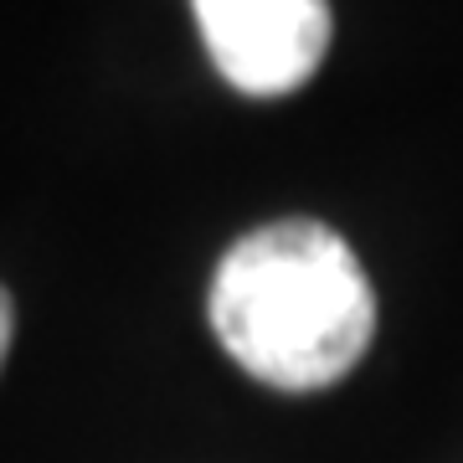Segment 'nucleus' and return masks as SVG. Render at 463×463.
I'll list each match as a JSON object with an SVG mask.
<instances>
[{"label":"nucleus","instance_id":"3","mask_svg":"<svg viewBox=\"0 0 463 463\" xmlns=\"http://www.w3.org/2000/svg\"><path fill=\"white\" fill-rule=\"evenodd\" d=\"M11 330H16V309H11V294L0 288V365H5V350H11Z\"/></svg>","mask_w":463,"mask_h":463},{"label":"nucleus","instance_id":"2","mask_svg":"<svg viewBox=\"0 0 463 463\" xmlns=\"http://www.w3.org/2000/svg\"><path fill=\"white\" fill-rule=\"evenodd\" d=\"M216 72L248 99H283L330 52V0H191Z\"/></svg>","mask_w":463,"mask_h":463},{"label":"nucleus","instance_id":"1","mask_svg":"<svg viewBox=\"0 0 463 463\" xmlns=\"http://www.w3.org/2000/svg\"><path fill=\"white\" fill-rule=\"evenodd\" d=\"M212 330L248 376L319 392L361 365L376 335V288L361 258L315 216L237 237L212 279Z\"/></svg>","mask_w":463,"mask_h":463}]
</instances>
